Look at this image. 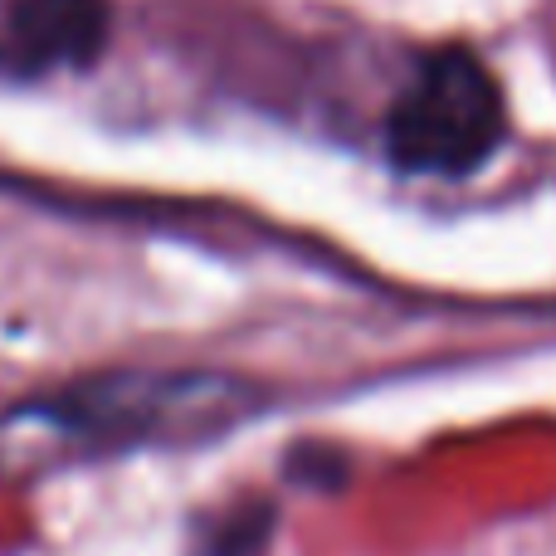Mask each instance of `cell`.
I'll return each instance as SVG.
<instances>
[{"mask_svg":"<svg viewBox=\"0 0 556 556\" xmlns=\"http://www.w3.org/2000/svg\"><path fill=\"white\" fill-rule=\"evenodd\" d=\"M264 410V391L235 371H98L29 395L5 430H29L74 454L201 450Z\"/></svg>","mask_w":556,"mask_h":556,"instance_id":"cell-1","label":"cell"},{"mask_svg":"<svg viewBox=\"0 0 556 556\" xmlns=\"http://www.w3.org/2000/svg\"><path fill=\"white\" fill-rule=\"evenodd\" d=\"M278 528L269 498H244L195 522V556H264Z\"/></svg>","mask_w":556,"mask_h":556,"instance_id":"cell-4","label":"cell"},{"mask_svg":"<svg viewBox=\"0 0 556 556\" xmlns=\"http://www.w3.org/2000/svg\"><path fill=\"white\" fill-rule=\"evenodd\" d=\"M503 137L493 84L459 54L434 59L386 117V152L410 176H469Z\"/></svg>","mask_w":556,"mask_h":556,"instance_id":"cell-2","label":"cell"},{"mask_svg":"<svg viewBox=\"0 0 556 556\" xmlns=\"http://www.w3.org/2000/svg\"><path fill=\"white\" fill-rule=\"evenodd\" d=\"M283 469H288V479L303 483V489H342L346 473H352V459H346L342 450H332V444L307 440L288 454Z\"/></svg>","mask_w":556,"mask_h":556,"instance_id":"cell-5","label":"cell"},{"mask_svg":"<svg viewBox=\"0 0 556 556\" xmlns=\"http://www.w3.org/2000/svg\"><path fill=\"white\" fill-rule=\"evenodd\" d=\"M98 39L93 0H20L5 20V64L49 68L64 59H84Z\"/></svg>","mask_w":556,"mask_h":556,"instance_id":"cell-3","label":"cell"}]
</instances>
